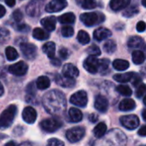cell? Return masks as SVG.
<instances>
[{
  "mask_svg": "<svg viewBox=\"0 0 146 146\" xmlns=\"http://www.w3.org/2000/svg\"><path fill=\"white\" fill-rule=\"evenodd\" d=\"M36 87L39 90H45L50 87V80L46 76H40L38 78L36 81Z\"/></svg>",
  "mask_w": 146,
  "mask_h": 146,
  "instance_id": "cell-24",
  "label": "cell"
},
{
  "mask_svg": "<svg viewBox=\"0 0 146 146\" xmlns=\"http://www.w3.org/2000/svg\"><path fill=\"white\" fill-rule=\"evenodd\" d=\"M133 74H134V73H133V72H127V73H125V74H117L114 75V79L117 82L126 83V82H128V81L131 80Z\"/></svg>",
  "mask_w": 146,
  "mask_h": 146,
  "instance_id": "cell-29",
  "label": "cell"
},
{
  "mask_svg": "<svg viewBox=\"0 0 146 146\" xmlns=\"http://www.w3.org/2000/svg\"><path fill=\"white\" fill-rule=\"evenodd\" d=\"M132 59L134 64L139 65L145 62V56L142 50H134L132 54Z\"/></svg>",
  "mask_w": 146,
  "mask_h": 146,
  "instance_id": "cell-31",
  "label": "cell"
},
{
  "mask_svg": "<svg viewBox=\"0 0 146 146\" xmlns=\"http://www.w3.org/2000/svg\"><path fill=\"white\" fill-rule=\"evenodd\" d=\"M110 64V61L108 59H102L100 60V67H99V71H105Z\"/></svg>",
  "mask_w": 146,
  "mask_h": 146,
  "instance_id": "cell-43",
  "label": "cell"
},
{
  "mask_svg": "<svg viewBox=\"0 0 146 146\" xmlns=\"http://www.w3.org/2000/svg\"><path fill=\"white\" fill-rule=\"evenodd\" d=\"M68 5L65 0H52L45 6V10L48 13H55L62 10Z\"/></svg>",
  "mask_w": 146,
  "mask_h": 146,
  "instance_id": "cell-13",
  "label": "cell"
},
{
  "mask_svg": "<svg viewBox=\"0 0 146 146\" xmlns=\"http://www.w3.org/2000/svg\"><path fill=\"white\" fill-rule=\"evenodd\" d=\"M94 106H95V109L98 110L99 112L105 113L109 109V101L104 96L98 95L95 99Z\"/></svg>",
  "mask_w": 146,
  "mask_h": 146,
  "instance_id": "cell-16",
  "label": "cell"
},
{
  "mask_svg": "<svg viewBox=\"0 0 146 146\" xmlns=\"http://www.w3.org/2000/svg\"><path fill=\"white\" fill-rule=\"evenodd\" d=\"M33 36L34 38H36L38 40H44L50 37L48 32H46L45 30H44L40 27H37L33 31Z\"/></svg>",
  "mask_w": 146,
  "mask_h": 146,
  "instance_id": "cell-27",
  "label": "cell"
},
{
  "mask_svg": "<svg viewBox=\"0 0 146 146\" xmlns=\"http://www.w3.org/2000/svg\"><path fill=\"white\" fill-rule=\"evenodd\" d=\"M55 81L57 85L62 86V87H66V88H69V87H73L75 85V80L73 78H69L67 77L65 75H61V74H57L56 75L55 78Z\"/></svg>",
  "mask_w": 146,
  "mask_h": 146,
  "instance_id": "cell-15",
  "label": "cell"
},
{
  "mask_svg": "<svg viewBox=\"0 0 146 146\" xmlns=\"http://www.w3.org/2000/svg\"><path fill=\"white\" fill-rule=\"evenodd\" d=\"M136 87H137V90H136V97L138 98H140L145 93V85L144 83H140Z\"/></svg>",
  "mask_w": 146,
  "mask_h": 146,
  "instance_id": "cell-40",
  "label": "cell"
},
{
  "mask_svg": "<svg viewBox=\"0 0 146 146\" xmlns=\"http://www.w3.org/2000/svg\"><path fill=\"white\" fill-rule=\"evenodd\" d=\"M42 49H43V51L48 56V57L50 59H51V58H53L55 56L56 44H55L54 42H48V43L44 44Z\"/></svg>",
  "mask_w": 146,
  "mask_h": 146,
  "instance_id": "cell-23",
  "label": "cell"
},
{
  "mask_svg": "<svg viewBox=\"0 0 146 146\" xmlns=\"http://www.w3.org/2000/svg\"><path fill=\"white\" fill-rule=\"evenodd\" d=\"M137 30H138V32H139V33H143V32H145V21H139V22H138V24H137Z\"/></svg>",
  "mask_w": 146,
  "mask_h": 146,
  "instance_id": "cell-48",
  "label": "cell"
},
{
  "mask_svg": "<svg viewBox=\"0 0 146 146\" xmlns=\"http://www.w3.org/2000/svg\"><path fill=\"white\" fill-rule=\"evenodd\" d=\"M104 50L108 54H112L116 50V43L115 40H107L104 44Z\"/></svg>",
  "mask_w": 146,
  "mask_h": 146,
  "instance_id": "cell-33",
  "label": "cell"
},
{
  "mask_svg": "<svg viewBox=\"0 0 146 146\" xmlns=\"http://www.w3.org/2000/svg\"><path fill=\"white\" fill-rule=\"evenodd\" d=\"M142 116H143V120H144V121H146V110H145V109H144V110H143V111H142Z\"/></svg>",
  "mask_w": 146,
  "mask_h": 146,
  "instance_id": "cell-56",
  "label": "cell"
},
{
  "mask_svg": "<svg viewBox=\"0 0 146 146\" xmlns=\"http://www.w3.org/2000/svg\"><path fill=\"white\" fill-rule=\"evenodd\" d=\"M27 93L30 95V96H34L35 95V86L33 85V83H31V84H29L28 85V86H27Z\"/></svg>",
  "mask_w": 146,
  "mask_h": 146,
  "instance_id": "cell-46",
  "label": "cell"
},
{
  "mask_svg": "<svg viewBox=\"0 0 146 146\" xmlns=\"http://www.w3.org/2000/svg\"><path fill=\"white\" fill-rule=\"evenodd\" d=\"M40 22L45 30H47L48 32H52L56 28V18L55 16H48V17L43 18Z\"/></svg>",
  "mask_w": 146,
  "mask_h": 146,
  "instance_id": "cell-19",
  "label": "cell"
},
{
  "mask_svg": "<svg viewBox=\"0 0 146 146\" xmlns=\"http://www.w3.org/2000/svg\"><path fill=\"white\" fill-rule=\"evenodd\" d=\"M142 4H143V6H144V7H146L145 0H142Z\"/></svg>",
  "mask_w": 146,
  "mask_h": 146,
  "instance_id": "cell-58",
  "label": "cell"
},
{
  "mask_svg": "<svg viewBox=\"0 0 146 146\" xmlns=\"http://www.w3.org/2000/svg\"><path fill=\"white\" fill-rule=\"evenodd\" d=\"M135 107H136V104L131 98H125L119 104V109L121 111H130L134 110Z\"/></svg>",
  "mask_w": 146,
  "mask_h": 146,
  "instance_id": "cell-21",
  "label": "cell"
},
{
  "mask_svg": "<svg viewBox=\"0 0 146 146\" xmlns=\"http://www.w3.org/2000/svg\"><path fill=\"white\" fill-rule=\"evenodd\" d=\"M68 115H69L70 120L73 122H80L83 118V115L81 111L76 108H71L68 111Z\"/></svg>",
  "mask_w": 146,
  "mask_h": 146,
  "instance_id": "cell-25",
  "label": "cell"
},
{
  "mask_svg": "<svg viewBox=\"0 0 146 146\" xmlns=\"http://www.w3.org/2000/svg\"><path fill=\"white\" fill-rule=\"evenodd\" d=\"M77 39L78 41L81 44H86L90 42L91 40V38L89 36V34L83 31V30H80L79 33H78V35H77Z\"/></svg>",
  "mask_w": 146,
  "mask_h": 146,
  "instance_id": "cell-35",
  "label": "cell"
},
{
  "mask_svg": "<svg viewBox=\"0 0 146 146\" xmlns=\"http://www.w3.org/2000/svg\"><path fill=\"white\" fill-rule=\"evenodd\" d=\"M5 13H6L5 8H4L3 5L0 4V18H2V17L5 15Z\"/></svg>",
  "mask_w": 146,
  "mask_h": 146,
  "instance_id": "cell-54",
  "label": "cell"
},
{
  "mask_svg": "<svg viewBox=\"0 0 146 146\" xmlns=\"http://www.w3.org/2000/svg\"><path fill=\"white\" fill-rule=\"evenodd\" d=\"M8 69H9V72L14 75L22 76L27 72L28 66L26 62L21 61V62H18L13 64V65H10Z\"/></svg>",
  "mask_w": 146,
  "mask_h": 146,
  "instance_id": "cell-12",
  "label": "cell"
},
{
  "mask_svg": "<svg viewBox=\"0 0 146 146\" xmlns=\"http://www.w3.org/2000/svg\"><path fill=\"white\" fill-rule=\"evenodd\" d=\"M70 103L79 107H86L88 102L87 93L85 91H79L70 97Z\"/></svg>",
  "mask_w": 146,
  "mask_h": 146,
  "instance_id": "cell-9",
  "label": "cell"
},
{
  "mask_svg": "<svg viewBox=\"0 0 146 146\" xmlns=\"http://www.w3.org/2000/svg\"><path fill=\"white\" fill-rule=\"evenodd\" d=\"M59 56L62 58V59H67L68 56V51L66 48H62L59 50Z\"/></svg>",
  "mask_w": 146,
  "mask_h": 146,
  "instance_id": "cell-47",
  "label": "cell"
},
{
  "mask_svg": "<svg viewBox=\"0 0 146 146\" xmlns=\"http://www.w3.org/2000/svg\"><path fill=\"white\" fill-rule=\"evenodd\" d=\"M5 54H6V57L9 61H15L18 58L19 55L17 50L12 47V46H8L5 50Z\"/></svg>",
  "mask_w": 146,
  "mask_h": 146,
  "instance_id": "cell-34",
  "label": "cell"
},
{
  "mask_svg": "<svg viewBox=\"0 0 146 146\" xmlns=\"http://www.w3.org/2000/svg\"><path fill=\"white\" fill-rule=\"evenodd\" d=\"M43 106L49 114L60 115L64 112L67 106L65 96L57 90L48 92L43 97Z\"/></svg>",
  "mask_w": 146,
  "mask_h": 146,
  "instance_id": "cell-1",
  "label": "cell"
},
{
  "mask_svg": "<svg viewBox=\"0 0 146 146\" xmlns=\"http://www.w3.org/2000/svg\"><path fill=\"white\" fill-rule=\"evenodd\" d=\"M121 125L128 130H134L139 126V119L135 115H128L121 117Z\"/></svg>",
  "mask_w": 146,
  "mask_h": 146,
  "instance_id": "cell-7",
  "label": "cell"
},
{
  "mask_svg": "<svg viewBox=\"0 0 146 146\" xmlns=\"http://www.w3.org/2000/svg\"><path fill=\"white\" fill-rule=\"evenodd\" d=\"M113 67L118 71H124L129 68V62L123 59H116L113 62Z\"/></svg>",
  "mask_w": 146,
  "mask_h": 146,
  "instance_id": "cell-30",
  "label": "cell"
},
{
  "mask_svg": "<svg viewBox=\"0 0 146 146\" xmlns=\"http://www.w3.org/2000/svg\"><path fill=\"white\" fill-rule=\"evenodd\" d=\"M28 28L29 27L27 25H25V24H21V25L17 27V30L20 31V32H27Z\"/></svg>",
  "mask_w": 146,
  "mask_h": 146,
  "instance_id": "cell-50",
  "label": "cell"
},
{
  "mask_svg": "<svg viewBox=\"0 0 146 146\" xmlns=\"http://www.w3.org/2000/svg\"><path fill=\"white\" fill-rule=\"evenodd\" d=\"M50 62H51V64L55 67H59L61 66V61L57 58H55V56L53 58L50 59Z\"/></svg>",
  "mask_w": 146,
  "mask_h": 146,
  "instance_id": "cell-49",
  "label": "cell"
},
{
  "mask_svg": "<svg viewBox=\"0 0 146 146\" xmlns=\"http://www.w3.org/2000/svg\"><path fill=\"white\" fill-rule=\"evenodd\" d=\"M131 80H132V83H133V85L134 86H139L141 83V78H140V76H139L136 74H133V76L131 79Z\"/></svg>",
  "mask_w": 146,
  "mask_h": 146,
  "instance_id": "cell-45",
  "label": "cell"
},
{
  "mask_svg": "<svg viewBox=\"0 0 146 146\" xmlns=\"http://www.w3.org/2000/svg\"><path fill=\"white\" fill-rule=\"evenodd\" d=\"M78 4H80L85 9H92L96 8V0H75Z\"/></svg>",
  "mask_w": 146,
  "mask_h": 146,
  "instance_id": "cell-32",
  "label": "cell"
},
{
  "mask_svg": "<svg viewBox=\"0 0 146 146\" xmlns=\"http://www.w3.org/2000/svg\"><path fill=\"white\" fill-rule=\"evenodd\" d=\"M80 21L87 27H92L102 23L105 20L104 14L100 12H89L84 13L80 15Z\"/></svg>",
  "mask_w": 146,
  "mask_h": 146,
  "instance_id": "cell-2",
  "label": "cell"
},
{
  "mask_svg": "<svg viewBox=\"0 0 146 146\" xmlns=\"http://www.w3.org/2000/svg\"><path fill=\"white\" fill-rule=\"evenodd\" d=\"M16 144L15 143H14V142H9V143H7L6 144V145L8 146V145H15Z\"/></svg>",
  "mask_w": 146,
  "mask_h": 146,
  "instance_id": "cell-57",
  "label": "cell"
},
{
  "mask_svg": "<svg viewBox=\"0 0 146 146\" xmlns=\"http://www.w3.org/2000/svg\"><path fill=\"white\" fill-rule=\"evenodd\" d=\"M85 129L80 127H73L67 131L66 133V138L71 143H76L80 141L84 136H85Z\"/></svg>",
  "mask_w": 146,
  "mask_h": 146,
  "instance_id": "cell-8",
  "label": "cell"
},
{
  "mask_svg": "<svg viewBox=\"0 0 146 146\" xmlns=\"http://www.w3.org/2000/svg\"><path fill=\"white\" fill-rule=\"evenodd\" d=\"M44 2L45 0H31L26 9L27 14L32 17L38 16L43 11Z\"/></svg>",
  "mask_w": 146,
  "mask_h": 146,
  "instance_id": "cell-5",
  "label": "cell"
},
{
  "mask_svg": "<svg viewBox=\"0 0 146 146\" xmlns=\"http://www.w3.org/2000/svg\"><path fill=\"white\" fill-rule=\"evenodd\" d=\"M48 145L51 146H62L64 145V143L59 139H50L49 141H48Z\"/></svg>",
  "mask_w": 146,
  "mask_h": 146,
  "instance_id": "cell-44",
  "label": "cell"
},
{
  "mask_svg": "<svg viewBox=\"0 0 146 146\" xmlns=\"http://www.w3.org/2000/svg\"><path fill=\"white\" fill-rule=\"evenodd\" d=\"M58 21L62 24H72L75 21V15L71 12L65 13L58 17Z\"/></svg>",
  "mask_w": 146,
  "mask_h": 146,
  "instance_id": "cell-26",
  "label": "cell"
},
{
  "mask_svg": "<svg viewBox=\"0 0 146 146\" xmlns=\"http://www.w3.org/2000/svg\"><path fill=\"white\" fill-rule=\"evenodd\" d=\"M3 92H4V89H3V85H2V84H1V82H0V97L3 94Z\"/></svg>",
  "mask_w": 146,
  "mask_h": 146,
  "instance_id": "cell-55",
  "label": "cell"
},
{
  "mask_svg": "<svg viewBox=\"0 0 146 146\" xmlns=\"http://www.w3.org/2000/svg\"><path fill=\"white\" fill-rule=\"evenodd\" d=\"M62 74L67 77L74 79L79 76L80 71L74 65H73L71 63H68V64L64 65V67L62 68Z\"/></svg>",
  "mask_w": 146,
  "mask_h": 146,
  "instance_id": "cell-17",
  "label": "cell"
},
{
  "mask_svg": "<svg viewBox=\"0 0 146 146\" xmlns=\"http://www.w3.org/2000/svg\"><path fill=\"white\" fill-rule=\"evenodd\" d=\"M144 104L146 105V97H144Z\"/></svg>",
  "mask_w": 146,
  "mask_h": 146,
  "instance_id": "cell-59",
  "label": "cell"
},
{
  "mask_svg": "<svg viewBox=\"0 0 146 146\" xmlns=\"http://www.w3.org/2000/svg\"><path fill=\"white\" fill-rule=\"evenodd\" d=\"M106 141L113 145H124L127 143V137L122 131L113 129L110 131L106 136Z\"/></svg>",
  "mask_w": 146,
  "mask_h": 146,
  "instance_id": "cell-4",
  "label": "cell"
},
{
  "mask_svg": "<svg viewBox=\"0 0 146 146\" xmlns=\"http://www.w3.org/2000/svg\"><path fill=\"white\" fill-rule=\"evenodd\" d=\"M21 50L23 54V56L27 59H34V57L37 56V47L31 43H22L20 45Z\"/></svg>",
  "mask_w": 146,
  "mask_h": 146,
  "instance_id": "cell-11",
  "label": "cell"
},
{
  "mask_svg": "<svg viewBox=\"0 0 146 146\" xmlns=\"http://www.w3.org/2000/svg\"><path fill=\"white\" fill-rule=\"evenodd\" d=\"M99 67H100V60H98L93 56H90L84 62L85 69L91 74L98 73L99 71Z\"/></svg>",
  "mask_w": 146,
  "mask_h": 146,
  "instance_id": "cell-10",
  "label": "cell"
},
{
  "mask_svg": "<svg viewBox=\"0 0 146 146\" xmlns=\"http://www.w3.org/2000/svg\"><path fill=\"white\" fill-rule=\"evenodd\" d=\"M74 33V28L69 27V26H65L62 28V34L65 38H69L72 37Z\"/></svg>",
  "mask_w": 146,
  "mask_h": 146,
  "instance_id": "cell-39",
  "label": "cell"
},
{
  "mask_svg": "<svg viewBox=\"0 0 146 146\" xmlns=\"http://www.w3.org/2000/svg\"><path fill=\"white\" fill-rule=\"evenodd\" d=\"M86 52L90 56H98L101 55V50L99 47L96 44H92L91 46H89L86 50Z\"/></svg>",
  "mask_w": 146,
  "mask_h": 146,
  "instance_id": "cell-37",
  "label": "cell"
},
{
  "mask_svg": "<svg viewBox=\"0 0 146 146\" xmlns=\"http://www.w3.org/2000/svg\"><path fill=\"white\" fill-rule=\"evenodd\" d=\"M16 113L17 108L14 104L9 106L6 110H4L0 115V128L9 127L12 124Z\"/></svg>",
  "mask_w": 146,
  "mask_h": 146,
  "instance_id": "cell-3",
  "label": "cell"
},
{
  "mask_svg": "<svg viewBox=\"0 0 146 146\" xmlns=\"http://www.w3.org/2000/svg\"><path fill=\"white\" fill-rule=\"evenodd\" d=\"M9 33L4 28L0 29V43L6 42L9 39Z\"/></svg>",
  "mask_w": 146,
  "mask_h": 146,
  "instance_id": "cell-41",
  "label": "cell"
},
{
  "mask_svg": "<svg viewBox=\"0 0 146 146\" xmlns=\"http://www.w3.org/2000/svg\"><path fill=\"white\" fill-rule=\"evenodd\" d=\"M131 0H111L110 6L114 11H119L125 9Z\"/></svg>",
  "mask_w": 146,
  "mask_h": 146,
  "instance_id": "cell-22",
  "label": "cell"
},
{
  "mask_svg": "<svg viewBox=\"0 0 146 146\" xmlns=\"http://www.w3.org/2000/svg\"><path fill=\"white\" fill-rule=\"evenodd\" d=\"M98 115H95V114H92V115H89V120H90V121H92V122H96L97 121H98Z\"/></svg>",
  "mask_w": 146,
  "mask_h": 146,
  "instance_id": "cell-52",
  "label": "cell"
},
{
  "mask_svg": "<svg viewBox=\"0 0 146 146\" xmlns=\"http://www.w3.org/2000/svg\"><path fill=\"white\" fill-rule=\"evenodd\" d=\"M139 9H138L136 6H131V7H129L128 9H125L122 15H123L125 17H132V16L137 15V14L139 13Z\"/></svg>",
  "mask_w": 146,
  "mask_h": 146,
  "instance_id": "cell-38",
  "label": "cell"
},
{
  "mask_svg": "<svg viewBox=\"0 0 146 146\" xmlns=\"http://www.w3.org/2000/svg\"><path fill=\"white\" fill-rule=\"evenodd\" d=\"M139 134L140 136H142V137H145L146 136L145 125H144V126H142V127H141V128H140V129H139Z\"/></svg>",
  "mask_w": 146,
  "mask_h": 146,
  "instance_id": "cell-51",
  "label": "cell"
},
{
  "mask_svg": "<svg viewBox=\"0 0 146 146\" xmlns=\"http://www.w3.org/2000/svg\"><path fill=\"white\" fill-rule=\"evenodd\" d=\"M22 119L24 120L25 122H27L28 124L34 123L36 119H37V112H36V110L31 106L26 107L22 111Z\"/></svg>",
  "mask_w": 146,
  "mask_h": 146,
  "instance_id": "cell-14",
  "label": "cell"
},
{
  "mask_svg": "<svg viewBox=\"0 0 146 146\" xmlns=\"http://www.w3.org/2000/svg\"><path fill=\"white\" fill-rule=\"evenodd\" d=\"M127 45L129 48H133V49L145 48V41L142 38L139 36H133L129 38L127 42Z\"/></svg>",
  "mask_w": 146,
  "mask_h": 146,
  "instance_id": "cell-20",
  "label": "cell"
},
{
  "mask_svg": "<svg viewBox=\"0 0 146 146\" xmlns=\"http://www.w3.org/2000/svg\"><path fill=\"white\" fill-rule=\"evenodd\" d=\"M116 91L122 96L124 97H129L132 95L133 91L132 89L128 86H125V85H121L119 86L116 87Z\"/></svg>",
  "mask_w": 146,
  "mask_h": 146,
  "instance_id": "cell-36",
  "label": "cell"
},
{
  "mask_svg": "<svg viewBox=\"0 0 146 146\" xmlns=\"http://www.w3.org/2000/svg\"><path fill=\"white\" fill-rule=\"evenodd\" d=\"M106 131H107V126H106V124L104 123V122H100L93 129V134H94V136L96 138L99 139V138H102L103 136L105 135Z\"/></svg>",
  "mask_w": 146,
  "mask_h": 146,
  "instance_id": "cell-28",
  "label": "cell"
},
{
  "mask_svg": "<svg viewBox=\"0 0 146 146\" xmlns=\"http://www.w3.org/2000/svg\"><path fill=\"white\" fill-rule=\"evenodd\" d=\"M13 18H14L15 21L17 22V23L20 22V21H21V20L23 18V15H22L21 11L20 9H16L15 11H14V13H13Z\"/></svg>",
  "mask_w": 146,
  "mask_h": 146,
  "instance_id": "cell-42",
  "label": "cell"
},
{
  "mask_svg": "<svg viewBox=\"0 0 146 146\" xmlns=\"http://www.w3.org/2000/svg\"><path fill=\"white\" fill-rule=\"evenodd\" d=\"M62 126V122L56 118L45 119L40 122L41 128L48 133H54Z\"/></svg>",
  "mask_w": 146,
  "mask_h": 146,
  "instance_id": "cell-6",
  "label": "cell"
},
{
  "mask_svg": "<svg viewBox=\"0 0 146 146\" xmlns=\"http://www.w3.org/2000/svg\"><path fill=\"white\" fill-rule=\"evenodd\" d=\"M111 35H112V33L110 32V30L105 27H99L97 30H95L93 33L94 38L98 41H102L104 39H106Z\"/></svg>",
  "mask_w": 146,
  "mask_h": 146,
  "instance_id": "cell-18",
  "label": "cell"
},
{
  "mask_svg": "<svg viewBox=\"0 0 146 146\" xmlns=\"http://www.w3.org/2000/svg\"><path fill=\"white\" fill-rule=\"evenodd\" d=\"M4 1L9 7H13L15 4V0H4Z\"/></svg>",
  "mask_w": 146,
  "mask_h": 146,
  "instance_id": "cell-53",
  "label": "cell"
}]
</instances>
